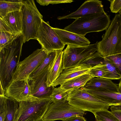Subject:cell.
I'll return each mask as SVG.
<instances>
[{"label":"cell","instance_id":"cell-35","mask_svg":"<svg viewBox=\"0 0 121 121\" xmlns=\"http://www.w3.org/2000/svg\"><path fill=\"white\" fill-rule=\"evenodd\" d=\"M62 121H87L86 119L83 116L78 115L72 116Z\"/></svg>","mask_w":121,"mask_h":121},{"label":"cell","instance_id":"cell-21","mask_svg":"<svg viewBox=\"0 0 121 121\" xmlns=\"http://www.w3.org/2000/svg\"><path fill=\"white\" fill-rule=\"evenodd\" d=\"M24 0H0V18L11 12L21 10Z\"/></svg>","mask_w":121,"mask_h":121},{"label":"cell","instance_id":"cell-5","mask_svg":"<svg viewBox=\"0 0 121 121\" xmlns=\"http://www.w3.org/2000/svg\"><path fill=\"white\" fill-rule=\"evenodd\" d=\"M67 100L73 106L92 113L108 110L110 105L108 103L97 98L82 88L70 92Z\"/></svg>","mask_w":121,"mask_h":121},{"label":"cell","instance_id":"cell-34","mask_svg":"<svg viewBox=\"0 0 121 121\" xmlns=\"http://www.w3.org/2000/svg\"><path fill=\"white\" fill-rule=\"evenodd\" d=\"M0 31L1 32H4L15 34L9 27L0 18Z\"/></svg>","mask_w":121,"mask_h":121},{"label":"cell","instance_id":"cell-10","mask_svg":"<svg viewBox=\"0 0 121 121\" xmlns=\"http://www.w3.org/2000/svg\"><path fill=\"white\" fill-rule=\"evenodd\" d=\"M37 40L42 48L48 53L54 50H63L65 45L49 22L43 20L38 30Z\"/></svg>","mask_w":121,"mask_h":121},{"label":"cell","instance_id":"cell-20","mask_svg":"<svg viewBox=\"0 0 121 121\" xmlns=\"http://www.w3.org/2000/svg\"><path fill=\"white\" fill-rule=\"evenodd\" d=\"M11 29L13 33L22 34V15L21 10L10 13L1 18Z\"/></svg>","mask_w":121,"mask_h":121},{"label":"cell","instance_id":"cell-37","mask_svg":"<svg viewBox=\"0 0 121 121\" xmlns=\"http://www.w3.org/2000/svg\"><path fill=\"white\" fill-rule=\"evenodd\" d=\"M119 14L121 15V9L120 10V11L119 12Z\"/></svg>","mask_w":121,"mask_h":121},{"label":"cell","instance_id":"cell-32","mask_svg":"<svg viewBox=\"0 0 121 121\" xmlns=\"http://www.w3.org/2000/svg\"><path fill=\"white\" fill-rule=\"evenodd\" d=\"M109 1L110 2L109 8L111 12L115 13L119 12L121 9V0H112Z\"/></svg>","mask_w":121,"mask_h":121},{"label":"cell","instance_id":"cell-24","mask_svg":"<svg viewBox=\"0 0 121 121\" xmlns=\"http://www.w3.org/2000/svg\"><path fill=\"white\" fill-rule=\"evenodd\" d=\"M19 104V102L7 97L6 115L4 121H13Z\"/></svg>","mask_w":121,"mask_h":121},{"label":"cell","instance_id":"cell-11","mask_svg":"<svg viewBox=\"0 0 121 121\" xmlns=\"http://www.w3.org/2000/svg\"><path fill=\"white\" fill-rule=\"evenodd\" d=\"M30 81L29 78L21 80H13L5 90V95L19 102L41 99L31 95Z\"/></svg>","mask_w":121,"mask_h":121},{"label":"cell","instance_id":"cell-8","mask_svg":"<svg viewBox=\"0 0 121 121\" xmlns=\"http://www.w3.org/2000/svg\"><path fill=\"white\" fill-rule=\"evenodd\" d=\"M85 112L73 106L67 99L65 100L56 103L52 102L42 119L46 121H63L76 115L83 116Z\"/></svg>","mask_w":121,"mask_h":121},{"label":"cell","instance_id":"cell-9","mask_svg":"<svg viewBox=\"0 0 121 121\" xmlns=\"http://www.w3.org/2000/svg\"><path fill=\"white\" fill-rule=\"evenodd\" d=\"M48 53L41 48L37 49L23 60L19 62L14 74L13 80L29 78L30 75L44 60Z\"/></svg>","mask_w":121,"mask_h":121},{"label":"cell","instance_id":"cell-25","mask_svg":"<svg viewBox=\"0 0 121 121\" xmlns=\"http://www.w3.org/2000/svg\"><path fill=\"white\" fill-rule=\"evenodd\" d=\"M68 93L60 86L54 87L50 97L52 102L56 103L67 99Z\"/></svg>","mask_w":121,"mask_h":121},{"label":"cell","instance_id":"cell-16","mask_svg":"<svg viewBox=\"0 0 121 121\" xmlns=\"http://www.w3.org/2000/svg\"><path fill=\"white\" fill-rule=\"evenodd\" d=\"M82 88L95 97L108 103L110 106L121 105V93L103 89Z\"/></svg>","mask_w":121,"mask_h":121},{"label":"cell","instance_id":"cell-3","mask_svg":"<svg viewBox=\"0 0 121 121\" xmlns=\"http://www.w3.org/2000/svg\"><path fill=\"white\" fill-rule=\"evenodd\" d=\"M97 46L103 57L121 53V15H115Z\"/></svg>","mask_w":121,"mask_h":121},{"label":"cell","instance_id":"cell-26","mask_svg":"<svg viewBox=\"0 0 121 121\" xmlns=\"http://www.w3.org/2000/svg\"><path fill=\"white\" fill-rule=\"evenodd\" d=\"M104 61V57L97 51L85 59L80 65L85 64L92 67L97 65L102 64Z\"/></svg>","mask_w":121,"mask_h":121},{"label":"cell","instance_id":"cell-2","mask_svg":"<svg viewBox=\"0 0 121 121\" xmlns=\"http://www.w3.org/2000/svg\"><path fill=\"white\" fill-rule=\"evenodd\" d=\"M111 22L109 16L105 12L94 13L75 19L64 29L85 37L89 33L106 30Z\"/></svg>","mask_w":121,"mask_h":121},{"label":"cell","instance_id":"cell-13","mask_svg":"<svg viewBox=\"0 0 121 121\" xmlns=\"http://www.w3.org/2000/svg\"><path fill=\"white\" fill-rule=\"evenodd\" d=\"M105 12L102 1L98 0L86 1L75 11L64 16H59V20L65 19H76L89 14Z\"/></svg>","mask_w":121,"mask_h":121},{"label":"cell","instance_id":"cell-17","mask_svg":"<svg viewBox=\"0 0 121 121\" xmlns=\"http://www.w3.org/2000/svg\"><path fill=\"white\" fill-rule=\"evenodd\" d=\"M63 51L56 50L55 56L48 73L46 84L48 86H51L52 83L59 77L63 71L62 67Z\"/></svg>","mask_w":121,"mask_h":121},{"label":"cell","instance_id":"cell-4","mask_svg":"<svg viewBox=\"0 0 121 121\" xmlns=\"http://www.w3.org/2000/svg\"><path fill=\"white\" fill-rule=\"evenodd\" d=\"M21 11L23 43L31 39L37 40L39 28L43 16L39 11L33 0H24Z\"/></svg>","mask_w":121,"mask_h":121},{"label":"cell","instance_id":"cell-31","mask_svg":"<svg viewBox=\"0 0 121 121\" xmlns=\"http://www.w3.org/2000/svg\"><path fill=\"white\" fill-rule=\"evenodd\" d=\"M36 1L40 5L47 6L50 4H57L62 3H71L73 1L72 0H36Z\"/></svg>","mask_w":121,"mask_h":121},{"label":"cell","instance_id":"cell-36","mask_svg":"<svg viewBox=\"0 0 121 121\" xmlns=\"http://www.w3.org/2000/svg\"><path fill=\"white\" fill-rule=\"evenodd\" d=\"M117 85L118 87L119 92L121 93V79H120L119 83Z\"/></svg>","mask_w":121,"mask_h":121},{"label":"cell","instance_id":"cell-6","mask_svg":"<svg viewBox=\"0 0 121 121\" xmlns=\"http://www.w3.org/2000/svg\"><path fill=\"white\" fill-rule=\"evenodd\" d=\"M52 102L50 97L19 102L13 121H39L42 119Z\"/></svg>","mask_w":121,"mask_h":121},{"label":"cell","instance_id":"cell-33","mask_svg":"<svg viewBox=\"0 0 121 121\" xmlns=\"http://www.w3.org/2000/svg\"><path fill=\"white\" fill-rule=\"evenodd\" d=\"M110 109L112 113L120 121H121V105L111 106Z\"/></svg>","mask_w":121,"mask_h":121},{"label":"cell","instance_id":"cell-12","mask_svg":"<svg viewBox=\"0 0 121 121\" xmlns=\"http://www.w3.org/2000/svg\"><path fill=\"white\" fill-rule=\"evenodd\" d=\"M52 63L39 75L33 79H30L31 94L38 99H41L50 97L54 87L52 86H48L46 82L48 71Z\"/></svg>","mask_w":121,"mask_h":121},{"label":"cell","instance_id":"cell-19","mask_svg":"<svg viewBox=\"0 0 121 121\" xmlns=\"http://www.w3.org/2000/svg\"><path fill=\"white\" fill-rule=\"evenodd\" d=\"M93 77L89 73H86L67 81L60 86L69 94L72 91L83 87Z\"/></svg>","mask_w":121,"mask_h":121},{"label":"cell","instance_id":"cell-1","mask_svg":"<svg viewBox=\"0 0 121 121\" xmlns=\"http://www.w3.org/2000/svg\"><path fill=\"white\" fill-rule=\"evenodd\" d=\"M23 43L22 34L0 50V86L5 90L13 80L19 62Z\"/></svg>","mask_w":121,"mask_h":121},{"label":"cell","instance_id":"cell-28","mask_svg":"<svg viewBox=\"0 0 121 121\" xmlns=\"http://www.w3.org/2000/svg\"><path fill=\"white\" fill-rule=\"evenodd\" d=\"M94 115L96 121H120L108 110L97 112Z\"/></svg>","mask_w":121,"mask_h":121},{"label":"cell","instance_id":"cell-18","mask_svg":"<svg viewBox=\"0 0 121 121\" xmlns=\"http://www.w3.org/2000/svg\"><path fill=\"white\" fill-rule=\"evenodd\" d=\"M82 88L88 89H103L119 92L117 85L111 80L94 77Z\"/></svg>","mask_w":121,"mask_h":121},{"label":"cell","instance_id":"cell-22","mask_svg":"<svg viewBox=\"0 0 121 121\" xmlns=\"http://www.w3.org/2000/svg\"><path fill=\"white\" fill-rule=\"evenodd\" d=\"M96 65L106 73L107 79L111 80H119L121 79V75L117 68L110 62L105 60L103 63Z\"/></svg>","mask_w":121,"mask_h":121},{"label":"cell","instance_id":"cell-29","mask_svg":"<svg viewBox=\"0 0 121 121\" xmlns=\"http://www.w3.org/2000/svg\"><path fill=\"white\" fill-rule=\"evenodd\" d=\"M105 60L112 63L121 75V53L104 57Z\"/></svg>","mask_w":121,"mask_h":121},{"label":"cell","instance_id":"cell-30","mask_svg":"<svg viewBox=\"0 0 121 121\" xmlns=\"http://www.w3.org/2000/svg\"><path fill=\"white\" fill-rule=\"evenodd\" d=\"M6 98L5 95H0V121H4L6 115Z\"/></svg>","mask_w":121,"mask_h":121},{"label":"cell","instance_id":"cell-14","mask_svg":"<svg viewBox=\"0 0 121 121\" xmlns=\"http://www.w3.org/2000/svg\"><path fill=\"white\" fill-rule=\"evenodd\" d=\"M91 67L90 65L83 64L64 69L51 86L55 87L60 85L69 80L88 73Z\"/></svg>","mask_w":121,"mask_h":121},{"label":"cell","instance_id":"cell-38","mask_svg":"<svg viewBox=\"0 0 121 121\" xmlns=\"http://www.w3.org/2000/svg\"><path fill=\"white\" fill-rule=\"evenodd\" d=\"M45 121L43 120L42 119V120H40V121Z\"/></svg>","mask_w":121,"mask_h":121},{"label":"cell","instance_id":"cell-15","mask_svg":"<svg viewBox=\"0 0 121 121\" xmlns=\"http://www.w3.org/2000/svg\"><path fill=\"white\" fill-rule=\"evenodd\" d=\"M62 42L65 45L85 46L90 42L84 36L57 28H53Z\"/></svg>","mask_w":121,"mask_h":121},{"label":"cell","instance_id":"cell-7","mask_svg":"<svg viewBox=\"0 0 121 121\" xmlns=\"http://www.w3.org/2000/svg\"><path fill=\"white\" fill-rule=\"evenodd\" d=\"M97 43L85 46L68 45L63 51V70L80 65L84 60L97 51Z\"/></svg>","mask_w":121,"mask_h":121},{"label":"cell","instance_id":"cell-27","mask_svg":"<svg viewBox=\"0 0 121 121\" xmlns=\"http://www.w3.org/2000/svg\"><path fill=\"white\" fill-rule=\"evenodd\" d=\"M20 34L0 31V50L11 43Z\"/></svg>","mask_w":121,"mask_h":121},{"label":"cell","instance_id":"cell-23","mask_svg":"<svg viewBox=\"0 0 121 121\" xmlns=\"http://www.w3.org/2000/svg\"><path fill=\"white\" fill-rule=\"evenodd\" d=\"M56 50H54L48 53L44 60L30 75V79H33L41 73L52 63L55 56Z\"/></svg>","mask_w":121,"mask_h":121}]
</instances>
